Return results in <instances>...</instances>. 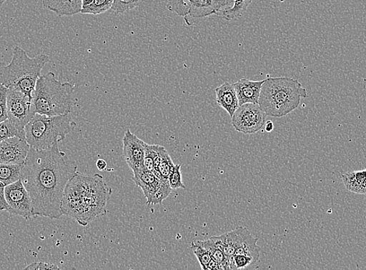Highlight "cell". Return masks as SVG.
Here are the masks:
<instances>
[{"mask_svg":"<svg viewBox=\"0 0 366 270\" xmlns=\"http://www.w3.org/2000/svg\"><path fill=\"white\" fill-rule=\"evenodd\" d=\"M77 173L76 161L61 151L58 144L43 151L31 147L21 181L31 196L34 216L59 219L66 186Z\"/></svg>","mask_w":366,"mask_h":270,"instance_id":"6da1fadb","label":"cell"},{"mask_svg":"<svg viewBox=\"0 0 366 270\" xmlns=\"http://www.w3.org/2000/svg\"><path fill=\"white\" fill-rule=\"evenodd\" d=\"M111 195V189L99 174L84 176L78 172L67 183L61 210L63 216L85 226L107 213Z\"/></svg>","mask_w":366,"mask_h":270,"instance_id":"7a4b0ae2","label":"cell"},{"mask_svg":"<svg viewBox=\"0 0 366 270\" xmlns=\"http://www.w3.org/2000/svg\"><path fill=\"white\" fill-rule=\"evenodd\" d=\"M308 94L298 80L290 77H269L261 89L259 106L268 116L282 118L297 109Z\"/></svg>","mask_w":366,"mask_h":270,"instance_id":"3957f363","label":"cell"},{"mask_svg":"<svg viewBox=\"0 0 366 270\" xmlns=\"http://www.w3.org/2000/svg\"><path fill=\"white\" fill-rule=\"evenodd\" d=\"M74 85L58 81L54 73L41 75L32 93L33 112L47 116L71 114L74 106Z\"/></svg>","mask_w":366,"mask_h":270,"instance_id":"277c9868","label":"cell"},{"mask_svg":"<svg viewBox=\"0 0 366 270\" xmlns=\"http://www.w3.org/2000/svg\"><path fill=\"white\" fill-rule=\"evenodd\" d=\"M46 54L31 58L22 48L14 46L11 63L0 66V84L7 89H14L27 95L32 99L42 69L49 62Z\"/></svg>","mask_w":366,"mask_h":270,"instance_id":"5b68a950","label":"cell"},{"mask_svg":"<svg viewBox=\"0 0 366 270\" xmlns=\"http://www.w3.org/2000/svg\"><path fill=\"white\" fill-rule=\"evenodd\" d=\"M76 126L69 114L58 116L36 114L25 126L24 132L31 147L43 151L64 141Z\"/></svg>","mask_w":366,"mask_h":270,"instance_id":"8992f818","label":"cell"},{"mask_svg":"<svg viewBox=\"0 0 366 270\" xmlns=\"http://www.w3.org/2000/svg\"><path fill=\"white\" fill-rule=\"evenodd\" d=\"M266 117L258 104H244L234 113L232 126L239 133L254 134L264 126Z\"/></svg>","mask_w":366,"mask_h":270,"instance_id":"52a82bcc","label":"cell"},{"mask_svg":"<svg viewBox=\"0 0 366 270\" xmlns=\"http://www.w3.org/2000/svg\"><path fill=\"white\" fill-rule=\"evenodd\" d=\"M8 119L17 128L24 130L34 117L31 99L24 93L14 89H8L6 96Z\"/></svg>","mask_w":366,"mask_h":270,"instance_id":"ba28073f","label":"cell"},{"mask_svg":"<svg viewBox=\"0 0 366 270\" xmlns=\"http://www.w3.org/2000/svg\"><path fill=\"white\" fill-rule=\"evenodd\" d=\"M7 212L23 217L26 221L33 219V205L29 191L21 180L6 186L4 191Z\"/></svg>","mask_w":366,"mask_h":270,"instance_id":"9c48e42d","label":"cell"},{"mask_svg":"<svg viewBox=\"0 0 366 270\" xmlns=\"http://www.w3.org/2000/svg\"><path fill=\"white\" fill-rule=\"evenodd\" d=\"M188 14L184 20L188 26H193L206 17L220 14L230 4L224 0H184Z\"/></svg>","mask_w":366,"mask_h":270,"instance_id":"30bf717a","label":"cell"},{"mask_svg":"<svg viewBox=\"0 0 366 270\" xmlns=\"http://www.w3.org/2000/svg\"><path fill=\"white\" fill-rule=\"evenodd\" d=\"M30 148L24 138L12 136L4 139L0 142V164H24Z\"/></svg>","mask_w":366,"mask_h":270,"instance_id":"8fae6325","label":"cell"},{"mask_svg":"<svg viewBox=\"0 0 366 270\" xmlns=\"http://www.w3.org/2000/svg\"><path fill=\"white\" fill-rule=\"evenodd\" d=\"M123 144L124 159L133 173L144 170V160L146 143L142 139H139L129 129H127L123 139Z\"/></svg>","mask_w":366,"mask_h":270,"instance_id":"7c38bea8","label":"cell"},{"mask_svg":"<svg viewBox=\"0 0 366 270\" xmlns=\"http://www.w3.org/2000/svg\"><path fill=\"white\" fill-rule=\"evenodd\" d=\"M238 241L234 255H242L254 259L256 263L260 257V248L257 246L258 239L252 236L249 231L244 226H238Z\"/></svg>","mask_w":366,"mask_h":270,"instance_id":"4fadbf2b","label":"cell"},{"mask_svg":"<svg viewBox=\"0 0 366 270\" xmlns=\"http://www.w3.org/2000/svg\"><path fill=\"white\" fill-rule=\"evenodd\" d=\"M165 179L159 178L153 171L146 169L134 173L133 180L136 185L143 191L147 199V204L150 205L152 199L157 191L161 187Z\"/></svg>","mask_w":366,"mask_h":270,"instance_id":"5bb4252c","label":"cell"},{"mask_svg":"<svg viewBox=\"0 0 366 270\" xmlns=\"http://www.w3.org/2000/svg\"><path fill=\"white\" fill-rule=\"evenodd\" d=\"M264 82V81H254L243 78L233 84L237 94L239 106L248 103L258 104Z\"/></svg>","mask_w":366,"mask_h":270,"instance_id":"9a60e30c","label":"cell"},{"mask_svg":"<svg viewBox=\"0 0 366 270\" xmlns=\"http://www.w3.org/2000/svg\"><path fill=\"white\" fill-rule=\"evenodd\" d=\"M216 101L219 106L232 117L235 111L239 107V99L234 84L229 81L224 82L215 89Z\"/></svg>","mask_w":366,"mask_h":270,"instance_id":"2e32d148","label":"cell"},{"mask_svg":"<svg viewBox=\"0 0 366 270\" xmlns=\"http://www.w3.org/2000/svg\"><path fill=\"white\" fill-rule=\"evenodd\" d=\"M43 7L59 16L81 14L83 0H41Z\"/></svg>","mask_w":366,"mask_h":270,"instance_id":"e0dca14e","label":"cell"},{"mask_svg":"<svg viewBox=\"0 0 366 270\" xmlns=\"http://www.w3.org/2000/svg\"><path fill=\"white\" fill-rule=\"evenodd\" d=\"M24 164H0V181L6 186L22 179Z\"/></svg>","mask_w":366,"mask_h":270,"instance_id":"ac0fdd59","label":"cell"},{"mask_svg":"<svg viewBox=\"0 0 366 270\" xmlns=\"http://www.w3.org/2000/svg\"><path fill=\"white\" fill-rule=\"evenodd\" d=\"M216 246L222 249L226 256L230 260L234 256L235 249H237L238 233L234 229L229 233L224 234L221 236L212 237Z\"/></svg>","mask_w":366,"mask_h":270,"instance_id":"d6986e66","label":"cell"},{"mask_svg":"<svg viewBox=\"0 0 366 270\" xmlns=\"http://www.w3.org/2000/svg\"><path fill=\"white\" fill-rule=\"evenodd\" d=\"M199 246L204 248L216 263L221 265L223 269H230L229 259L225 256L221 249L216 246L213 239L204 241H194Z\"/></svg>","mask_w":366,"mask_h":270,"instance_id":"ffe728a7","label":"cell"},{"mask_svg":"<svg viewBox=\"0 0 366 270\" xmlns=\"http://www.w3.org/2000/svg\"><path fill=\"white\" fill-rule=\"evenodd\" d=\"M342 179L347 190L355 194H366V176L364 171L346 173Z\"/></svg>","mask_w":366,"mask_h":270,"instance_id":"44dd1931","label":"cell"},{"mask_svg":"<svg viewBox=\"0 0 366 270\" xmlns=\"http://www.w3.org/2000/svg\"><path fill=\"white\" fill-rule=\"evenodd\" d=\"M252 1L254 0H234L232 6L225 9L220 16L227 21L239 19L247 11Z\"/></svg>","mask_w":366,"mask_h":270,"instance_id":"7402d4cb","label":"cell"},{"mask_svg":"<svg viewBox=\"0 0 366 270\" xmlns=\"http://www.w3.org/2000/svg\"><path fill=\"white\" fill-rule=\"evenodd\" d=\"M113 0H94L89 6L82 8L81 14L99 15L111 10Z\"/></svg>","mask_w":366,"mask_h":270,"instance_id":"603a6c76","label":"cell"},{"mask_svg":"<svg viewBox=\"0 0 366 270\" xmlns=\"http://www.w3.org/2000/svg\"><path fill=\"white\" fill-rule=\"evenodd\" d=\"M175 166L176 164L173 163L169 152L163 146L159 166L155 171L159 172L164 179H168Z\"/></svg>","mask_w":366,"mask_h":270,"instance_id":"cb8c5ba5","label":"cell"},{"mask_svg":"<svg viewBox=\"0 0 366 270\" xmlns=\"http://www.w3.org/2000/svg\"><path fill=\"white\" fill-rule=\"evenodd\" d=\"M12 136H19L26 139L24 130L16 127L10 120L6 119L2 124H0V142Z\"/></svg>","mask_w":366,"mask_h":270,"instance_id":"d4e9b609","label":"cell"},{"mask_svg":"<svg viewBox=\"0 0 366 270\" xmlns=\"http://www.w3.org/2000/svg\"><path fill=\"white\" fill-rule=\"evenodd\" d=\"M141 0H113L112 11L116 14H123L134 10Z\"/></svg>","mask_w":366,"mask_h":270,"instance_id":"484cf974","label":"cell"},{"mask_svg":"<svg viewBox=\"0 0 366 270\" xmlns=\"http://www.w3.org/2000/svg\"><path fill=\"white\" fill-rule=\"evenodd\" d=\"M191 249L194 251V255L197 256L200 266L202 269L206 270V268L212 261V257L208 254V252L202 246H199L194 241L191 244Z\"/></svg>","mask_w":366,"mask_h":270,"instance_id":"4316f807","label":"cell"},{"mask_svg":"<svg viewBox=\"0 0 366 270\" xmlns=\"http://www.w3.org/2000/svg\"><path fill=\"white\" fill-rule=\"evenodd\" d=\"M256 264L254 259L242 255H234L229 260L230 269H246Z\"/></svg>","mask_w":366,"mask_h":270,"instance_id":"83f0119b","label":"cell"},{"mask_svg":"<svg viewBox=\"0 0 366 270\" xmlns=\"http://www.w3.org/2000/svg\"><path fill=\"white\" fill-rule=\"evenodd\" d=\"M172 189L168 179H164L161 187L153 196L150 205L161 204L172 193Z\"/></svg>","mask_w":366,"mask_h":270,"instance_id":"f1b7e54d","label":"cell"},{"mask_svg":"<svg viewBox=\"0 0 366 270\" xmlns=\"http://www.w3.org/2000/svg\"><path fill=\"white\" fill-rule=\"evenodd\" d=\"M167 8L169 11L184 17L188 14V7L184 0H167Z\"/></svg>","mask_w":366,"mask_h":270,"instance_id":"f546056e","label":"cell"},{"mask_svg":"<svg viewBox=\"0 0 366 270\" xmlns=\"http://www.w3.org/2000/svg\"><path fill=\"white\" fill-rule=\"evenodd\" d=\"M168 180L172 190L186 189L185 185L183 184L182 181L181 164H176V166L172 171Z\"/></svg>","mask_w":366,"mask_h":270,"instance_id":"4dcf8cb0","label":"cell"},{"mask_svg":"<svg viewBox=\"0 0 366 270\" xmlns=\"http://www.w3.org/2000/svg\"><path fill=\"white\" fill-rule=\"evenodd\" d=\"M7 91L8 89L0 84V124L8 119L6 107Z\"/></svg>","mask_w":366,"mask_h":270,"instance_id":"1f68e13d","label":"cell"},{"mask_svg":"<svg viewBox=\"0 0 366 270\" xmlns=\"http://www.w3.org/2000/svg\"><path fill=\"white\" fill-rule=\"evenodd\" d=\"M154 145L146 144L145 146V156L144 160V169L147 171L154 172Z\"/></svg>","mask_w":366,"mask_h":270,"instance_id":"d6a6232c","label":"cell"},{"mask_svg":"<svg viewBox=\"0 0 366 270\" xmlns=\"http://www.w3.org/2000/svg\"><path fill=\"white\" fill-rule=\"evenodd\" d=\"M25 269L30 270H44V269H59V268L52 264L47 263H34L30 264L29 266L25 267Z\"/></svg>","mask_w":366,"mask_h":270,"instance_id":"836d02e7","label":"cell"},{"mask_svg":"<svg viewBox=\"0 0 366 270\" xmlns=\"http://www.w3.org/2000/svg\"><path fill=\"white\" fill-rule=\"evenodd\" d=\"M5 187L3 183L0 181V211H7L9 208L5 199Z\"/></svg>","mask_w":366,"mask_h":270,"instance_id":"e575fe53","label":"cell"},{"mask_svg":"<svg viewBox=\"0 0 366 270\" xmlns=\"http://www.w3.org/2000/svg\"><path fill=\"white\" fill-rule=\"evenodd\" d=\"M221 270L223 269L222 266L219 264L216 263L214 260L212 259L210 264H209L206 268V270Z\"/></svg>","mask_w":366,"mask_h":270,"instance_id":"d590c367","label":"cell"},{"mask_svg":"<svg viewBox=\"0 0 366 270\" xmlns=\"http://www.w3.org/2000/svg\"><path fill=\"white\" fill-rule=\"evenodd\" d=\"M96 166H97L99 171H104L107 168V162L103 159H99L96 162Z\"/></svg>","mask_w":366,"mask_h":270,"instance_id":"8d00e7d4","label":"cell"},{"mask_svg":"<svg viewBox=\"0 0 366 270\" xmlns=\"http://www.w3.org/2000/svg\"><path fill=\"white\" fill-rule=\"evenodd\" d=\"M274 125L273 121H266V123L264 124V129H265L266 132H267V133L272 132L274 130Z\"/></svg>","mask_w":366,"mask_h":270,"instance_id":"74e56055","label":"cell"},{"mask_svg":"<svg viewBox=\"0 0 366 270\" xmlns=\"http://www.w3.org/2000/svg\"><path fill=\"white\" fill-rule=\"evenodd\" d=\"M93 1H94V0H83V1H82V6H83V7H84V6H89V5H90ZM83 7H82V8H83Z\"/></svg>","mask_w":366,"mask_h":270,"instance_id":"f35d334b","label":"cell"},{"mask_svg":"<svg viewBox=\"0 0 366 270\" xmlns=\"http://www.w3.org/2000/svg\"><path fill=\"white\" fill-rule=\"evenodd\" d=\"M7 0H0V7H1Z\"/></svg>","mask_w":366,"mask_h":270,"instance_id":"ab89813d","label":"cell"},{"mask_svg":"<svg viewBox=\"0 0 366 270\" xmlns=\"http://www.w3.org/2000/svg\"><path fill=\"white\" fill-rule=\"evenodd\" d=\"M224 1L229 3L231 5L233 4L234 0H224Z\"/></svg>","mask_w":366,"mask_h":270,"instance_id":"60d3db41","label":"cell"},{"mask_svg":"<svg viewBox=\"0 0 366 270\" xmlns=\"http://www.w3.org/2000/svg\"><path fill=\"white\" fill-rule=\"evenodd\" d=\"M364 172H365V176H366V170H364Z\"/></svg>","mask_w":366,"mask_h":270,"instance_id":"b9f144b4","label":"cell"}]
</instances>
